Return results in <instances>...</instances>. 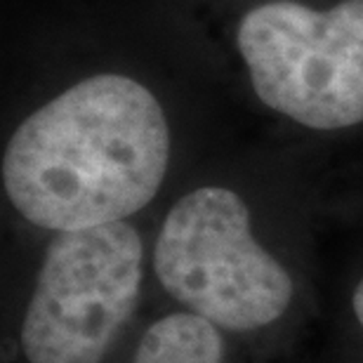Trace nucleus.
<instances>
[{
  "label": "nucleus",
  "instance_id": "nucleus-4",
  "mask_svg": "<svg viewBox=\"0 0 363 363\" xmlns=\"http://www.w3.org/2000/svg\"><path fill=\"white\" fill-rule=\"evenodd\" d=\"M142 238L125 220L57 231L28 300V363H101L137 307Z\"/></svg>",
  "mask_w": 363,
  "mask_h": 363
},
{
  "label": "nucleus",
  "instance_id": "nucleus-6",
  "mask_svg": "<svg viewBox=\"0 0 363 363\" xmlns=\"http://www.w3.org/2000/svg\"><path fill=\"white\" fill-rule=\"evenodd\" d=\"M352 304H354V314H357L359 323L363 325V279H361V283L357 286V290H354V300H352Z\"/></svg>",
  "mask_w": 363,
  "mask_h": 363
},
{
  "label": "nucleus",
  "instance_id": "nucleus-1",
  "mask_svg": "<svg viewBox=\"0 0 363 363\" xmlns=\"http://www.w3.org/2000/svg\"><path fill=\"white\" fill-rule=\"evenodd\" d=\"M170 130L158 99L128 76L99 74L33 111L7 142L3 184L35 227L121 222L161 189Z\"/></svg>",
  "mask_w": 363,
  "mask_h": 363
},
{
  "label": "nucleus",
  "instance_id": "nucleus-5",
  "mask_svg": "<svg viewBox=\"0 0 363 363\" xmlns=\"http://www.w3.org/2000/svg\"><path fill=\"white\" fill-rule=\"evenodd\" d=\"M224 345L217 325L191 311L151 323L133 363H222Z\"/></svg>",
  "mask_w": 363,
  "mask_h": 363
},
{
  "label": "nucleus",
  "instance_id": "nucleus-2",
  "mask_svg": "<svg viewBox=\"0 0 363 363\" xmlns=\"http://www.w3.org/2000/svg\"><path fill=\"white\" fill-rule=\"evenodd\" d=\"M154 267L179 304L217 328H264L293 300L288 272L252 236L248 206L224 186H201L172 206Z\"/></svg>",
  "mask_w": 363,
  "mask_h": 363
},
{
  "label": "nucleus",
  "instance_id": "nucleus-3",
  "mask_svg": "<svg viewBox=\"0 0 363 363\" xmlns=\"http://www.w3.org/2000/svg\"><path fill=\"white\" fill-rule=\"evenodd\" d=\"M257 97L300 125L340 130L363 121V0L311 10L257 5L236 35Z\"/></svg>",
  "mask_w": 363,
  "mask_h": 363
}]
</instances>
